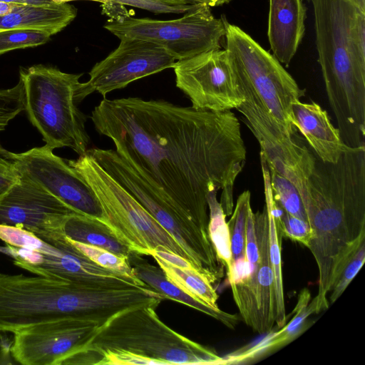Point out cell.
<instances>
[{
    "mask_svg": "<svg viewBox=\"0 0 365 365\" xmlns=\"http://www.w3.org/2000/svg\"><path fill=\"white\" fill-rule=\"evenodd\" d=\"M255 230L259 253V311L261 333L270 332L276 322V297L274 275L269 251V222L264 205L262 212L254 213Z\"/></svg>",
    "mask_w": 365,
    "mask_h": 365,
    "instance_id": "obj_23",
    "label": "cell"
},
{
    "mask_svg": "<svg viewBox=\"0 0 365 365\" xmlns=\"http://www.w3.org/2000/svg\"><path fill=\"white\" fill-rule=\"evenodd\" d=\"M0 1H6L9 3H14L19 4H31V5H42L48 4L54 1L51 0H0Z\"/></svg>",
    "mask_w": 365,
    "mask_h": 365,
    "instance_id": "obj_40",
    "label": "cell"
},
{
    "mask_svg": "<svg viewBox=\"0 0 365 365\" xmlns=\"http://www.w3.org/2000/svg\"><path fill=\"white\" fill-rule=\"evenodd\" d=\"M267 36L272 55L288 66L305 32L307 8L302 0H269Z\"/></svg>",
    "mask_w": 365,
    "mask_h": 365,
    "instance_id": "obj_18",
    "label": "cell"
},
{
    "mask_svg": "<svg viewBox=\"0 0 365 365\" xmlns=\"http://www.w3.org/2000/svg\"><path fill=\"white\" fill-rule=\"evenodd\" d=\"M19 74L24 110L42 135L45 145L53 150L67 147L79 156L84 155L90 143L87 116L78 108L76 100L82 73L37 64L21 68Z\"/></svg>",
    "mask_w": 365,
    "mask_h": 365,
    "instance_id": "obj_6",
    "label": "cell"
},
{
    "mask_svg": "<svg viewBox=\"0 0 365 365\" xmlns=\"http://www.w3.org/2000/svg\"><path fill=\"white\" fill-rule=\"evenodd\" d=\"M51 1H53L54 2H57V3H67L68 1H76V0H51ZM91 1H99V2H101L102 4L104 3L103 0H91Z\"/></svg>",
    "mask_w": 365,
    "mask_h": 365,
    "instance_id": "obj_44",
    "label": "cell"
},
{
    "mask_svg": "<svg viewBox=\"0 0 365 365\" xmlns=\"http://www.w3.org/2000/svg\"><path fill=\"white\" fill-rule=\"evenodd\" d=\"M98 165L122 186L179 244L189 262L214 285L224 276L210 235L182 214L140 172L114 150L88 149Z\"/></svg>",
    "mask_w": 365,
    "mask_h": 365,
    "instance_id": "obj_7",
    "label": "cell"
},
{
    "mask_svg": "<svg viewBox=\"0 0 365 365\" xmlns=\"http://www.w3.org/2000/svg\"><path fill=\"white\" fill-rule=\"evenodd\" d=\"M269 201L272 212L282 237H286L307 247L312 237V231L309 223L287 212L274 200L272 189Z\"/></svg>",
    "mask_w": 365,
    "mask_h": 365,
    "instance_id": "obj_31",
    "label": "cell"
},
{
    "mask_svg": "<svg viewBox=\"0 0 365 365\" xmlns=\"http://www.w3.org/2000/svg\"><path fill=\"white\" fill-rule=\"evenodd\" d=\"M216 190L208 192L207 201L209 210L208 230L210 240L220 260L226 268L227 275L232 268V254L229 230L223 209L217 199Z\"/></svg>",
    "mask_w": 365,
    "mask_h": 365,
    "instance_id": "obj_29",
    "label": "cell"
},
{
    "mask_svg": "<svg viewBox=\"0 0 365 365\" xmlns=\"http://www.w3.org/2000/svg\"><path fill=\"white\" fill-rule=\"evenodd\" d=\"M11 331L0 328V365L11 364L12 355L11 346L13 338L11 337Z\"/></svg>",
    "mask_w": 365,
    "mask_h": 365,
    "instance_id": "obj_37",
    "label": "cell"
},
{
    "mask_svg": "<svg viewBox=\"0 0 365 365\" xmlns=\"http://www.w3.org/2000/svg\"><path fill=\"white\" fill-rule=\"evenodd\" d=\"M238 84L245 99L236 109L242 114L257 139L260 155L269 169L290 180L303 197L314 156L274 119L249 88L240 82Z\"/></svg>",
    "mask_w": 365,
    "mask_h": 365,
    "instance_id": "obj_13",
    "label": "cell"
},
{
    "mask_svg": "<svg viewBox=\"0 0 365 365\" xmlns=\"http://www.w3.org/2000/svg\"><path fill=\"white\" fill-rule=\"evenodd\" d=\"M247 272L239 281L230 284L233 299L245 324L261 333L259 311V253L255 230L254 212L248 214L245 238Z\"/></svg>",
    "mask_w": 365,
    "mask_h": 365,
    "instance_id": "obj_20",
    "label": "cell"
},
{
    "mask_svg": "<svg viewBox=\"0 0 365 365\" xmlns=\"http://www.w3.org/2000/svg\"><path fill=\"white\" fill-rule=\"evenodd\" d=\"M330 107L349 148L365 146V11L351 0H311Z\"/></svg>",
    "mask_w": 365,
    "mask_h": 365,
    "instance_id": "obj_3",
    "label": "cell"
},
{
    "mask_svg": "<svg viewBox=\"0 0 365 365\" xmlns=\"http://www.w3.org/2000/svg\"><path fill=\"white\" fill-rule=\"evenodd\" d=\"M77 16V9L68 3L31 5L16 4L12 11L0 16V30L26 29L46 31L53 35L62 31Z\"/></svg>",
    "mask_w": 365,
    "mask_h": 365,
    "instance_id": "obj_21",
    "label": "cell"
},
{
    "mask_svg": "<svg viewBox=\"0 0 365 365\" xmlns=\"http://www.w3.org/2000/svg\"><path fill=\"white\" fill-rule=\"evenodd\" d=\"M6 115L4 103L0 93V133L3 131L6 126Z\"/></svg>",
    "mask_w": 365,
    "mask_h": 365,
    "instance_id": "obj_41",
    "label": "cell"
},
{
    "mask_svg": "<svg viewBox=\"0 0 365 365\" xmlns=\"http://www.w3.org/2000/svg\"><path fill=\"white\" fill-rule=\"evenodd\" d=\"M91 118L118 154L205 233L209 235V191L222 190L220 203L225 216L232 214L234 183L245 165L246 148L231 110L104 98Z\"/></svg>",
    "mask_w": 365,
    "mask_h": 365,
    "instance_id": "obj_1",
    "label": "cell"
},
{
    "mask_svg": "<svg viewBox=\"0 0 365 365\" xmlns=\"http://www.w3.org/2000/svg\"><path fill=\"white\" fill-rule=\"evenodd\" d=\"M302 200L312 231L307 247L319 270L309 304L318 314L329 308L328 293L365 242V147H349L334 163L314 157Z\"/></svg>",
    "mask_w": 365,
    "mask_h": 365,
    "instance_id": "obj_2",
    "label": "cell"
},
{
    "mask_svg": "<svg viewBox=\"0 0 365 365\" xmlns=\"http://www.w3.org/2000/svg\"><path fill=\"white\" fill-rule=\"evenodd\" d=\"M221 18L225 27V50L238 82L250 89L264 108L290 135L292 106L304 96L293 77L269 51L242 29Z\"/></svg>",
    "mask_w": 365,
    "mask_h": 365,
    "instance_id": "obj_9",
    "label": "cell"
},
{
    "mask_svg": "<svg viewBox=\"0 0 365 365\" xmlns=\"http://www.w3.org/2000/svg\"><path fill=\"white\" fill-rule=\"evenodd\" d=\"M268 169L274 200L287 212L308 222L305 208L297 187L283 175Z\"/></svg>",
    "mask_w": 365,
    "mask_h": 365,
    "instance_id": "obj_30",
    "label": "cell"
},
{
    "mask_svg": "<svg viewBox=\"0 0 365 365\" xmlns=\"http://www.w3.org/2000/svg\"><path fill=\"white\" fill-rule=\"evenodd\" d=\"M66 236L74 241L96 246L127 257L131 250L100 220L83 215L71 216L65 222Z\"/></svg>",
    "mask_w": 365,
    "mask_h": 365,
    "instance_id": "obj_25",
    "label": "cell"
},
{
    "mask_svg": "<svg viewBox=\"0 0 365 365\" xmlns=\"http://www.w3.org/2000/svg\"><path fill=\"white\" fill-rule=\"evenodd\" d=\"M69 240L75 247L96 264L134 279L140 280L134 274L127 257L119 256L96 246L86 245L71 239Z\"/></svg>",
    "mask_w": 365,
    "mask_h": 365,
    "instance_id": "obj_33",
    "label": "cell"
},
{
    "mask_svg": "<svg viewBox=\"0 0 365 365\" xmlns=\"http://www.w3.org/2000/svg\"><path fill=\"white\" fill-rule=\"evenodd\" d=\"M294 125L304 136L318 158L336 163L349 147L341 139L339 131L331 123L327 112L319 104L302 103L292 106Z\"/></svg>",
    "mask_w": 365,
    "mask_h": 365,
    "instance_id": "obj_19",
    "label": "cell"
},
{
    "mask_svg": "<svg viewBox=\"0 0 365 365\" xmlns=\"http://www.w3.org/2000/svg\"><path fill=\"white\" fill-rule=\"evenodd\" d=\"M365 261V242L362 243L343 267L334 284L329 298V304H333L342 294L351 280L361 269Z\"/></svg>",
    "mask_w": 365,
    "mask_h": 365,
    "instance_id": "obj_34",
    "label": "cell"
},
{
    "mask_svg": "<svg viewBox=\"0 0 365 365\" xmlns=\"http://www.w3.org/2000/svg\"><path fill=\"white\" fill-rule=\"evenodd\" d=\"M121 5L145 9L155 14H182L188 11L193 4H185L170 0H103Z\"/></svg>",
    "mask_w": 365,
    "mask_h": 365,
    "instance_id": "obj_35",
    "label": "cell"
},
{
    "mask_svg": "<svg viewBox=\"0 0 365 365\" xmlns=\"http://www.w3.org/2000/svg\"><path fill=\"white\" fill-rule=\"evenodd\" d=\"M311 294L307 289H303L298 297L297 303L294 309V316L277 332L272 333L259 343L247 349L242 348L228 355L226 358L229 364H238L245 360L255 359L259 355L280 347L297 337L305 329V320L314 313L309 305Z\"/></svg>",
    "mask_w": 365,
    "mask_h": 365,
    "instance_id": "obj_24",
    "label": "cell"
},
{
    "mask_svg": "<svg viewBox=\"0 0 365 365\" xmlns=\"http://www.w3.org/2000/svg\"><path fill=\"white\" fill-rule=\"evenodd\" d=\"M264 181L265 207L267 210L269 222V251L271 266L274 275L276 297V324L281 329L286 324V313L282 272L281 242L282 235L277 226L271 210L269 195L271 192L269 172L267 164L260 158Z\"/></svg>",
    "mask_w": 365,
    "mask_h": 365,
    "instance_id": "obj_26",
    "label": "cell"
},
{
    "mask_svg": "<svg viewBox=\"0 0 365 365\" xmlns=\"http://www.w3.org/2000/svg\"><path fill=\"white\" fill-rule=\"evenodd\" d=\"M173 68L176 86L189 98L195 109L231 110L245 99L225 49L212 50L177 61Z\"/></svg>",
    "mask_w": 365,
    "mask_h": 365,
    "instance_id": "obj_12",
    "label": "cell"
},
{
    "mask_svg": "<svg viewBox=\"0 0 365 365\" xmlns=\"http://www.w3.org/2000/svg\"><path fill=\"white\" fill-rule=\"evenodd\" d=\"M0 252L14 263L36 275L63 280L93 289L146 287L141 280L103 267L75 247L64 232L41 239L31 232L21 247L6 245Z\"/></svg>",
    "mask_w": 365,
    "mask_h": 365,
    "instance_id": "obj_10",
    "label": "cell"
},
{
    "mask_svg": "<svg viewBox=\"0 0 365 365\" xmlns=\"http://www.w3.org/2000/svg\"><path fill=\"white\" fill-rule=\"evenodd\" d=\"M104 28L119 39L153 42L176 61L221 48L225 35L222 19L215 18L210 6L200 4H193L182 17L173 20L134 18L125 12L108 21Z\"/></svg>",
    "mask_w": 365,
    "mask_h": 365,
    "instance_id": "obj_11",
    "label": "cell"
},
{
    "mask_svg": "<svg viewBox=\"0 0 365 365\" xmlns=\"http://www.w3.org/2000/svg\"><path fill=\"white\" fill-rule=\"evenodd\" d=\"M356 6L365 11V0H351Z\"/></svg>",
    "mask_w": 365,
    "mask_h": 365,
    "instance_id": "obj_43",
    "label": "cell"
},
{
    "mask_svg": "<svg viewBox=\"0 0 365 365\" xmlns=\"http://www.w3.org/2000/svg\"><path fill=\"white\" fill-rule=\"evenodd\" d=\"M302 1H311V0H302Z\"/></svg>",
    "mask_w": 365,
    "mask_h": 365,
    "instance_id": "obj_45",
    "label": "cell"
},
{
    "mask_svg": "<svg viewBox=\"0 0 365 365\" xmlns=\"http://www.w3.org/2000/svg\"><path fill=\"white\" fill-rule=\"evenodd\" d=\"M74 215L81 214L21 174L0 197V225L23 228L41 239L64 232L65 222Z\"/></svg>",
    "mask_w": 365,
    "mask_h": 365,
    "instance_id": "obj_17",
    "label": "cell"
},
{
    "mask_svg": "<svg viewBox=\"0 0 365 365\" xmlns=\"http://www.w3.org/2000/svg\"><path fill=\"white\" fill-rule=\"evenodd\" d=\"M16 4L0 1V16L9 14Z\"/></svg>",
    "mask_w": 365,
    "mask_h": 365,
    "instance_id": "obj_42",
    "label": "cell"
},
{
    "mask_svg": "<svg viewBox=\"0 0 365 365\" xmlns=\"http://www.w3.org/2000/svg\"><path fill=\"white\" fill-rule=\"evenodd\" d=\"M185 4H205L210 7L218 6L229 3L231 0H170Z\"/></svg>",
    "mask_w": 365,
    "mask_h": 365,
    "instance_id": "obj_39",
    "label": "cell"
},
{
    "mask_svg": "<svg viewBox=\"0 0 365 365\" xmlns=\"http://www.w3.org/2000/svg\"><path fill=\"white\" fill-rule=\"evenodd\" d=\"M53 34L46 31L9 29L0 30V55L4 53L30 47H36L48 42Z\"/></svg>",
    "mask_w": 365,
    "mask_h": 365,
    "instance_id": "obj_32",
    "label": "cell"
},
{
    "mask_svg": "<svg viewBox=\"0 0 365 365\" xmlns=\"http://www.w3.org/2000/svg\"><path fill=\"white\" fill-rule=\"evenodd\" d=\"M165 277L181 290L210 307L220 310L218 294L212 283L194 267L184 268L173 265L155 255L152 256Z\"/></svg>",
    "mask_w": 365,
    "mask_h": 365,
    "instance_id": "obj_28",
    "label": "cell"
},
{
    "mask_svg": "<svg viewBox=\"0 0 365 365\" xmlns=\"http://www.w3.org/2000/svg\"><path fill=\"white\" fill-rule=\"evenodd\" d=\"M128 259L134 274L150 288L160 294L165 299L186 304L219 320L231 329H234L238 323L240 319L237 315L214 309L187 294L165 277L160 267L150 264L140 255L131 251Z\"/></svg>",
    "mask_w": 365,
    "mask_h": 365,
    "instance_id": "obj_22",
    "label": "cell"
},
{
    "mask_svg": "<svg viewBox=\"0 0 365 365\" xmlns=\"http://www.w3.org/2000/svg\"><path fill=\"white\" fill-rule=\"evenodd\" d=\"M155 309L142 306L116 314L61 365L226 364L215 350L168 327Z\"/></svg>",
    "mask_w": 365,
    "mask_h": 365,
    "instance_id": "obj_5",
    "label": "cell"
},
{
    "mask_svg": "<svg viewBox=\"0 0 365 365\" xmlns=\"http://www.w3.org/2000/svg\"><path fill=\"white\" fill-rule=\"evenodd\" d=\"M155 299L151 289L143 287L93 289L40 275L0 273V328L14 333L67 318L103 326L116 314L153 305Z\"/></svg>",
    "mask_w": 365,
    "mask_h": 365,
    "instance_id": "obj_4",
    "label": "cell"
},
{
    "mask_svg": "<svg viewBox=\"0 0 365 365\" xmlns=\"http://www.w3.org/2000/svg\"><path fill=\"white\" fill-rule=\"evenodd\" d=\"M19 173L54 195L78 213L103 220L101 204L91 186L68 162L46 145L9 152Z\"/></svg>",
    "mask_w": 365,
    "mask_h": 365,
    "instance_id": "obj_15",
    "label": "cell"
},
{
    "mask_svg": "<svg viewBox=\"0 0 365 365\" xmlns=\"http://www.w3.org/2000/svg\"><path fill=\"white\" fill-rule=\"evenodd\" d=\"M119 46L89 72V80L81 83L76 100L80 103L96 91L105 97L144 77L173 68L177 61L164 48L149 41L124 38Z\"/></svg>",
    "mask_w": 365,
    "mask_h": 365,
    "instance_id": "obj_14",
    "label": "cell"
},
{
    "mask_svg": "<svg viewBox=\"0 0 365 365\" xmlns=\"http://www.w3.org/2000/svg\"><path fill=\"white\" fill-rule=\"evenodd\" d=\"M20 173L9 156V151L0 144V197L19 179Z\"/></svg>",
    "mask_w": 365,
    "mask_h": 365,
    "instance_id": "obj_36",
    "label": "cell"
},
{
    "mask_svg": "<svg viewBox=\"0 0 365 365\" xmlns=\"http://www.w3.org/2000/svg\"><path fill=\"white\" fill-rule=\"evenodd\" d=\"M101 324L67 318L20 329L14 334L11 355L24 365H61L85 346Z\"/></svg>",
    "mask_w": 365,
    "mask_h": 365,
    "instance_id": "obj_16",
    "label": "cell"
},
{
    "mask_svg": "<svg viewBox=\"0 0 365 365\" xmlns=\"http://www.w3.org/2000/svg\"><path fill=\"white\" fill-rule=\"evenodd\" d=\"M153 255H155L160 259L177 267L184 268L194 267L187 259L170 252L155 250L151 253L150 256Z\"/></svg>",
    "mask_w": 365,
    "mask_h": 365,
    "instance_id": "obj_38",
    "label": "cell"
},
{
    "mask_svg": "<svg viewBox=\"0 0 365 365\" xmlns=\"http://www.w3.org/2000/svg\"><path fill=\"white\" fill-rule=\"evenodd\" d=\"M250 198L249 190L244 191L238 196L232 215L227 222L232 254V268L227 274L230 280L242 278L247 270L245 238L248 214L252 209Z\"/></svg>",
    "mask_w": 365,
    "mask_h": 365,
    "instance_id": "obj_27",
    "label": "cell"
},
{
    "mask_svg": "<svg viewBox=\"0 0 365 365\" xmlns=\"http://www.w3.org/2000/svg\"><path fill=\"white\" fill-rule=\"evenodd\" d=\"M94 191L105 224L132 252L150 255L155 250L187 256L175 240L87 152L67 161ZM189 262V261H188Z\"/></svg>",
    "mask_w": 365,
    "mask_h": 365,
    "instance_id": "obj_8",
    "label": "cell"
}]
</instances>
